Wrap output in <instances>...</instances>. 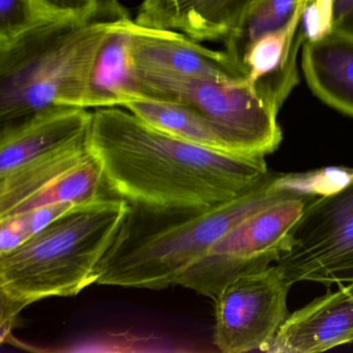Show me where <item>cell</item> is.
<instances>
[{"label": "cell", "instance_id": "cell-9", "mask_svg": "<svg viewBox=\"0 0 353 353\" xmlns=\"http://www.w3.org/2000/svg\"><path fill=\"white\" fill-rule=\"evenodd\" d=\"M195 41L175 30L146 28L132 21L131 51L137 69L183 77L249 81V72L226 50H210Z\"/></svg>", "mask_w": 353, "mask_h": 353}, {"label": "cell", "instance_id": "cell-1", "mask_svg": "<svg viewBox=\"0 0 353 353\" xmlns=\"http://www.w3.org/2000/svg\"><path fill=\"white\" fill-rule=\"evenodd\" d=\"M90 146L105 187L152 210L208 208L243 195L270 174L262 154H228L161 131L119 107L92 111Z\"/></svg>", "mask_w": 353, "mask_h": 353}, {"label": "cell", "instance_id": "cell-10", "mask_svg": "<svg viewBox=\"0 0 353 353\" xmlns=\"http://www.w3.org/2000/svg\"><path fill=\"white\" fill-rule=\"evenodd\" d=\"M353 342V283L289 314L261 349L270 353L323 352Z\"/></svg>", "mask_w": 353, "mask_h": 353}, {"label": "cell", "instance_id": "cell-2", "mask_svg": "<svg viewBox=\"0 0 353 353\" xmlns=\"http://www.w3.org/2000/svg\"><path fill=\"white\" fill-rule=\"evenodd\" d=\"M321 170L270 173L243 195L208 208L152 210L130 203L113 245L99 266L97 284L160 289L181 274L241 222L279 202L323 191Z\"/></svg>", "mask_w": 353, "mask_h": 353}, {"label": "cell", "instance_id": "cell-20", "mask_svg": "<svg viewBox=\"0 0 353 353\" xmlns=\"http://www.w3.org/2000/svg\"><path fill=\"white\" fill-rule=\"evenodd\" d=\"M75 205L51 204L0 218V254L15 249Z\"/></svg>", "mask_w": 353, "mask_h": 353}, {"label": "cell", "instance_id": "cell-14", "mask_svg": "<svg viewBox=\"0 0 353 353\" xmlns=\"http://www.w3.org/2000/svg\"><path fill=\"white\" fill-rule=\"evenodd\" d=\"M123 13L101 46L88 85L85 108L123 107L139 94L137 68L131 51V24Z\"/></svg>", "mask_w": 353, "mask_h": 353}, {"label": "cell", "instance_id": "cell-17", "mask_svg": "<svg viewBox=\"0 0 353 353\" xmlns=\"http://www.w3.org/2000/svg\"><path fill=\"white\" fill-rule=\"evenodd\" d=\"M92 156L88 136L0 176V218Z\"/></svg>", "mask_w": 353, "mask_h": 353}, {"label": "cell", "instance_id": "cell-4", "mask_svg": "<svg viewBox=\"0 0 353 353\" xmlns=\"http://www.w3.org/2000/svg\"><path fill=\"white\" fill-rule=\"evenodd\" d=\"M129 210L127 200L102 196L73 206L0 254V295L26 307L50 297L74 296L98 282L101 261Z\"/></svg>", "mask_w": 353, "mask_h": 353}, {"label": "cell", "instance_id": "cell-16", "mask_svg": "<svg viewBox=\"0 0 353 353\" xmlns=\"http://www.w3.org/2000/svg\"><path fill=\"white\" fill-rule=\"evenodd\" d=\"M301 67L313 94L353 117V40L332 34L303 45Z\"/></svg>", "mask_w": 353, "mask_h": 353}, {"label": "cell", "instance_id": "cell-7", "mask_svg": "<svg viewBox=\"0 0 353 353\" xmlns=\"http://www.w3.org/2000/svg\"><path fill=\"white\" fill-rule=\"evenodd\" d=\"M316 197L291 198L245 219L190 266L177 285L214 299L231 281L270 268L286 250L289 231Z\"/></svg>", "mask_w": 353, "mask_h": 353}, {"label": "cell", "instance_id": "cell-19", "mask_svg": "<svg viewBox=\"0 0 353 353\" xmlns=\"http://www.w3.org/2000/svg\"><path fill=\"white\" fill-rule=\"evenodd\" d=\"M301 1L260 0L250 12L241 28L224 41L227 52L243 67V57L254 41L262 34L278 30L288 23Z\"/></svg>", "mask_w": 353, "mask_h": 353}, {"label": "cell", "instance_id": "cell-22", "mask_svg": "<svg viewBox=\"0 0 353 353\" xmlns=\"http://www.w3.org/2000/svg\"><path fill=\"white\" fill-rule=\"evenodd\" d=\"M334 0H305L301 30L305 41H316L332 34Z\"/></svg>", "mask_w": 353, "mask_h": 353}, {"label": "cell", "instance_id": "cell-15", "mask_svg": "<svg viewBox=\"0 0 353 353\" xmlns=\"http://www.w3.org/2000/svg\"><path fill=\"white\" fill-rule=\"evenodd\" d=\"M123 107L152 127L185 141L228 154H254L239 138L188 105L135 96L130 98Z\"/></svg>", "mask_w": 353, "mask_h": 353}, {"label": "cell", "instance_id": "cell-18", "mask_svg": "<svg viewBox=\"0 0 353 353\" xmlns=\"http://www.w3.org/2000/svg\"><path fill=\"white\" fill-rule=\"evenodd\" d=\"M103 185H105V181L102 165L92 154L88 160L70 169L48 185L20 202L7 216L51 204L88 203L102 197L101 188Z\"/></svg>", "mask_w": 353, "mask_h": 353}, {"label": "cell", "instance_id": "cell-8", "mask_svg": "<svg viewBox=\"0 0 353 353\" xmlns=\"http://www.w3.org/2000/svg\"><path fill=\"white\" fill-rule=\"evenodd\" d=\"M292 285L278 264L227 284L214 299L216 348L224 353L261 350L289 316Z\"/></svg>", "mask_w": 353, "mask_h": 353}, {"label": "cell", "instance_id": "cell-24", "mask_svg": "<svg viewBox=\"0 0 353 353\" xmlns=\"http://www.w3.org/2000/svg\"><path fill=\"white\" fill-rule=\"evenodd\" d=\"M332 32L353 40V0H334Z\"/></svg>", "mask_w": 353, "mask_h": 353}, {"label": "cell", "instance_id": "cell-5", "mask_svg": "<svg viewBox=\"0 0 353 353\" xmlns=\"http://www.w3.org/2000/svg\"><path fill=\"white\" fill-rule=\"evenodd\" d=\"M138 96L193 107L239 138L251 154H272L282 141L279 110L250 81L183 77L137 69Z\"/></svg>", "mask_w": 353, "mask_h": 353}, {"label": "cell", "instance_id": "cell-11", "mask_svg": "<svg viewBox=\"0 0 353 353\" xmlns=\"http://www.w3.org/2000/svg\"><path fill=\"white\" fill-rule=\"evenodd\" d=\"M92 121L88 109L57 106L1 127L0 176L88 137Z\"/></svg>", "mask_w": 353, "mask_h": 353}, {"label": "cell", "instance_id": "cell-13", "mask_svg": "<svg viewBox=\"0 0 353 353\" xmlns=\"http://www.w3.org/2000/svg\"><path fill=\"white\" fill-rule=\"evenodd\" d=\"M305 0H301L288 23L254 41L243 57L249 81L257 92L280 110L297 82L296 59L305 39L301 19Z\"/></svg>", "mask_w": 353, "mask_h": 353}, {"label": "cell", "instance_id": "cell-12", "mask_svg": "<svg viewBox=\"0 0 353 353\" xmlns=\"http://www.w3.org/2000/svg\"><path fill=\"white\" fill-rule=\"evenodd\" d=\"M260 0H143L135 21L175 30L196 41H225Z\"/></svg>", "mask_w": 353, "mask_h": 353}, {"label": "cell", "instance_id": "cell-21", "mask_svg": "<svg viewBox=\"0 0 353 353\" xmlns=\"http://www.w3.org/2000/svg\"><path fill=\"white\" fill-rule=\"evenodd\" d=\"M50 20L37 0H0V46Z\"/></svg>", "mask_w": 353, "mask_h": 353}, {"label": "cell", "instance_id": "cell-23", "mask_svg": "<svg viewBox=\"0 0 353 353\" xmlns=\"http://www.w3.org/2000/svg\"><path fill=\"white\" fill-rule=\"evenodd\" d=\"M53 19H84L100 11V0H37Z\"/></svg>", "mask_w": 353, "mask_h": 353}, {"label": "cell", "instance_id": "cell-6", "mask_svg": "<svg viewBox=\"0 0 353 353\" xmlns=\"http://www.w3.org/2000/svg\"><path fill=\"white\" fill-rule=\"evenodd\" d=\"M276 264L293 284L353 283V174L305 206Z\"/></svg>", "mask_w": 353, "mask_h": 353}, {"label": "cell", "instance_id": "cell-3", "mask_svg": "<svg viewBox=\"0 0 353 353\" xmlns=\"http://www.w3.org/2000/svg\"><path fill=\"white\" fill-rule=\"evenodd\" d=\"M125 12L111 1L92 17L53 19L0 46V123L57 106L85 108L101 46Z\"/></svg>", "mask_w": 353, "mask_h": 353}]
</instances>
